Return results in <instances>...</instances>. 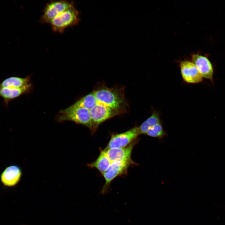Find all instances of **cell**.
Segmentation results:
<instances>
[{
  "label": "cell",
  "mask_w": 225,
  "mask_h": 225,
  "mask_svg": "<svg viewBox=\"0 0 225 225\" xmlns=\"http://www.w3.org/2000/svg\"><path fill=\"white\" fill-rule=\"evenodd\" d=\"M93 92L98 102L116 109L122 113L127 111L128 105L123 88H109L103 86Z\"/></svg>",
  "instance_id": "cell-1"
},
{
  "label": "cell",
  "mask_w": 225,
  "mask_h": 225,
  "mask_svg": "<svg viewBox=\"0 0 225 225\" xmlns=\"http://www.w3.org/2000/svg\"><path fill=\"white\" fill-rule=\"evenodd\" d=\"M58 120L60 122L70 121L88 127L94 132L91 123L89 110L86 108L76 106L73 104L60 111Z\"/></svg>",
  "instance_id": "cell-2"
},
{
  "label": "cell",
  "mask_w": 225,
  "mask_h": 225,
  "mask_svg": "<svg viewBox=\"0 0 225 225\" xmlns=\"http://www.w3.org/2000/svg\"><path fill=\"white\" fill-rule=\"evenodd\" d=\"M79 21V12L74 5L57 16L49 23L53 31L62 33L67 28L77 24Z\"/></svg>",
  "instance_id": "cell-3"
},
{
  "label": "cell",
  "mask_w": 225,
  "mask_h": 225,
  "mask_svg": "<svg viewBox=\"0 0 225 225\" xmlns=\"http://www.w3.org/2000/svg\"><path fill=\"white\" fill-rule=\"evenodd\" d=\"M131 159L112 162L107 170L102 174L105 180V183L100 192L103 195L108 193L110 190L112 181L117 177L127 172L130 166L135 164Z\"/></svg>",
  "instance_id": "cell-4"
},
{
  "label": "cell",
  "mask_w": 225,
  "mask_h": 225,
  "mask_svg": "<svg viewBox=\"0 0 225 225\" xmlns=\"http://www.w3.org/2000/svg\"><path fill=\"white\" fill-rule=\"evenodd\" d=\"M89 110L94 132L99 125L104 121L122 113L116 109L107 107L98 102L96 104Z\"/></svg>",
  "instance_id": "cell-5"
},
{
  "label": "cell",
  "mask_w": 225,
  "mask_h": 225,
  "mask_svg": "<svg viewBox=\"0 0 225 225\" xmlns=\"http://www.w3.org/2000/svg\"><path fill=\"white\" fill-rule=\"evenodd\" d=\"M74 5L72 1L66 0L51 1L45 6L41 21L49 23L53 19Z\"/></svg>",
  "instance_id": "cell-6"
},
{
  "label": "cell",
  "mask_w": 225,
  "mask_h": 225,
  "mask_svg": "<svg viewBox=\"0 0 225 225\" xmlns=\"http://www.w3.org/2000/svg\"><path fill=\"white\" fill-rule=\"evenodd\" d=\"M140 135L138 127H134L124 132L112 135L106 148L125 147L136 139Z\"/></svg>",
  "instance_id": "cell-7"
},
{
  "label": "cell",
  "mask_w": 225,
  "mask_h": 225,
  "mask_svg": "<svg viewBox=\"0 0 225 225\" xmlns=\"http://www.w3.org/2000/svg\"><path fill=\"white\" fill-rule=\"evenodd\" d=\"M180 66L181 75L185 82L195 84L202 81V77L192 61H182L180 62Z\"/></svg>",
  "instance_id": "cell-8"
},
{
  "label": "cell",
  "mask_w": 225,
  "mask_h": 225,
  "mask_svg": "<svg viewBox=\"0 0 225 225\" xmlns=\"http://www.w3.org/2000/svg\"><path fill=\"white\" fill-rule=\"evenodd\" d=\"M135 139L128 146L123 148H108L104 150L107 156L112 162L131 159L132 149L137 142Z\"/></svg>",
  "instance_id": "cell-9"
},
{
  "label": "cell",
  "mask_w": 225,
  "mask_h": 225,
  "mask_svg": "<svg viewBox=\"0 0 225 225\" xmlns=\"http://www.w3.org/2000/svg\"><path fill=\"white\" fill-rule=\"evenodd\" d=\"M22 175L21 169L18 166L11 165L7 167L2 173L1 181L5 186H13L20 181Z\"/></svg>",
  "instance_id": "cell-10"
},
{
  "label": "cell",
  "mask_w": 225,
  "mask_h": 225,
  "mask_svg": "<svg viewBox=\"0 0 225 225\" xmlns=\"http://www.w3.org/2000/svg\"><path fill=\"white\" fill-rule=\"evenodd\" d=\"M192 62L202 78L212 79L213 74L212 67L207 58L198 54H194L192 57Z\"/></svg>",
  "instance_id": "cell-11"
},
{
  "label": "cell",
  "mask_w": 225,
  "mask_h": 225,
  "mask_svg": "<svg viewBox=\"0 0 225 225\" xmlns=\"http://www.w3.org/2000/svg\"><path fill=\"white\" fill-rule=\"evenodd\" d=\"M31 88V83L19 88L0 87V97L3 99V102L7 107L10 102L29 92Z\"/></svg>",
  "instance_id": "cell-12"
},
{
  "label": "cell",
  "mask_w": 225,
  "mask_h": 225,
  "mask_svg": "<svg viewBox=\"0 0 225 225\" xmlns=\"http://www.w3.org/2000/svg\"><path fill=\"white\" fill-rule=\"evenodd\" d=\"M29 76L25 78L17 76L8 78L0 82V87L19 88L30 83Z\"/></svg>",
  "instance_id": "cell-13"
},
{
  "label": "cell",
  "mask_w": 225,
  "mask_h": 225,
  "mask_svg": "<svg viewBox=\"0 0 225 225\" xmlns=\"http://www.w3.org/2000/svg\"><path fill=\"white\" fill-rule=\"evenodd\" d=\"M112 162L110 160L104 150L101 151L100 153L94 162L88 164L91 168H95L102 174L105 172L109 167Z\"/></svg>",
  "instance_id": "cell-14"
},
{
  "label": "cell",
  "mask_w": 225,
  "mask_h": 225,
  "mask_svg": "<svg viewBox=\"0 0 225 225\" xmlns=\"http://www.w3.org/2000/svg\"><path fill=\"white\" fill-rule=\"evenodd\" d=\"M160 122L159 112L153 110L151 116L138 127L140 134H146L150 128Z\"/></svg>",
  "instance_id": "cell-15"
},
{
  "label": "cell",
  "mask_w": 225,
  "mask_h": 225,
  "mask_svg": "<svg viewBox=\"0 0 225 225\" xmlns=\"http://www.w3.org/2000/svg\"><path fill=\"white\" fill-rule=\"evenodd\" d=\"M97 102L94 93L92 92L80 98L73 105L89 110L96 104Z\"/></svg>",
  "instance_id": "cell-16"
},
{
  "label": "cell",
  "mask_w": 225,
  "mask_h": 225,
  "mask_svg": "<svg viewBox=\"0 0 225 225\" xmlns=\"http://www.w3.org/2000/svg\"><path fill=\"white\" fill-rule=\"evenodd\" d=\"M146 134L152 137L159 139L162 138L167 135L166 132L163 128L161 122L150 128L147 132Z\"/></svg>",
  "instance_id": "cell-17"
}]
</instances>
